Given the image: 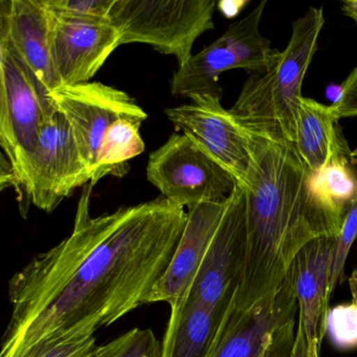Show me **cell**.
<instances>
[{"mask_svg": "<svg viewBox=\"0 0 357 357\" xmlns=\"http://www.w3.org/2000/svg\"><path fill=\"white\" fill-rule=\"evenodd\" d=\"M331 105L302 97L298 105L294 147L311 172H317L332 160L352 158Z\"/></svg>", "mask_w": 357, "mask_h": 357, "instance_id": "cell-17", "label": "cell"}, {"mask_svg": "<svg viewBox=\"0 0 357 357\" xmlns=\"http://www.w3.org/2000/svg\"><path fill=\"white\" fill-rule=\"evenodd\" d=\"M162 342L153 330L135 328L103 344L100 357H162Z\"/></svg>", "mask_w": 357, "mask_h": 357, "instance_id": "cell-22", "label": "cell"}, {"mask_svg": "<svg viewBox=\"0 0 357 357\" xmlns=\"http://www.w3.org/2000/svg\"><path fill=\"white\" fill-rule=\"evenodd\" d=\"M355 158H340L332 160L317 172H311L315 193L328 216L337 229L357 198V169Z\"/></svg>", "mask_w": 357, "mask_h": 357, "instance_id": "cell-19", "label": "cell"}, {"mask_svg": "<svg viewBox=\"0 0 357 357\" xmlns=\"http://www.w3.org/2000/svg\"><path fill=\"white\" fill-rule=\"evenodd\" d=\"M266 1H261L245 17L234 22L227 31L196 55L192 56L173 75L171 93L175 97L212 95L222 98L219 77L231 70L250 74L266 70L280 52L262 36L260 22Z\"/></svg>", "mask_w": 357, "mask_h": 357, "instance_id": "cell-5", "label": "cell"}, {"mask_svg": "<svg viewBox=\"0 0 357 357\" xmlns=\"http://www.w3.org/2000/svg\"><path fill=\"white\" fill-rule=\"evenodd\" d=\"M331 108L338 120L357 116V66L342 83L338 99Z\"/></svg>", "mask_w": 357, "mask_h": 357, "instance_id": "cell-26", "label": "cell"}, {"mask_svg": "<svg viewBox=\"0 0 357 357\" xmlns=\"http://www.w3.org/2000/svg\"><path fill=\"white\" fill-rule=\"evenodd\" d=\"M146 175L162 197L188 208L223 202L237 185L233 175L185 133H173L150 154Z\"/></svg>", "mask_w": 357, "mask_h": 357, "instance_id": "cell-6", "label": "cell"}, {"mask_svg": "<svg viewBox=\"0 0 357 357\" xmlns=\"http://www.w3.org/2000/svg\"><path fill=\"white\" fill-rule=\"evenodd\" d=\"M325 24L323 8H308L292 24L287 47L264 72L250 74L229 112L242 129L273 141L296 142L302 85Z\"/></svg>", "mask_w": 357, "mask_h": 357, "instance_id": "cell-3", "label": "cell"}, {"mask_svg": "<svg viewBox=\"0 0 357 357\" xmlns=\"http://www.w3.org/2000/svg\"><path fill=\"white\" fill-rule=\"evenodd\" d=\"M245 5H248L246 1H241L240 5L237 6V7L229 8L227 7V6H225L223 3H217V6H218L220 11L222 12V13L225 14V16H227V18H231L234 17V16L237 15V14L240 13V11H241L242 7H244Z\"/></svg>", "mask_w": 357, "mask_h": 357, "instance_id": "cell-30", "label": "cell"}, {"mask_svg": "<svg viewBox=\"0 0 357 357\" xmlns=\"http://www.w3.org/2000/svg\"><path fill=\"white\" fill-rule=\"evenodd\" d=\"M336 237L321 236L306 244L296 255L291 269L298 303V321L304 329L307 344L319 351L325 335L329 310L330 269Z\"/></svg>", "mask_w": 357, "mask_h": 357, "instance_id": "cell-16", "label": "cell"}, {"mask_svg": "<svg viewBox=\"0 0 357 357\" xmlns=\"http://www.w3.org/2000/svg\"><path fill=\"white\" fill-rule=\"evenodd\" d=\"M296 327H298L296 319L284 326L273 335L260 357L291 356L294 340H296Z\"/></svg>", "mask_w": 357, "mask_h": 357, "instance_id": "cell-27", "label": "cell"}, {"mask_svg": "<svg viewBox=\"0 0 357 357\" xmlns=\"http://www.w3.org/2000/svg\"><path fill=\"white\" fill-rule=\"evenodd\" d=\"M245 242V196L237 183L183 304L197 303L225 313L239 287Z\"/></svg>", "mask_w": 357, "mask_h": 357, "instance_id": "cell-10", "label": "cell"}, {"mask_svg": "<svg viewBox=\"0 0 357 357\" xmlns=\"http://www.w3.org/2000/svg\"><path fill=\"white\" fill-rule=\"evenodd\" d=\"M103 344H97L95 335L72 340H54L32 347L20 357H100Z\"/></svg>", "mask_w": 357, "mask_h": 357, "instance_id": "cell-24", "label": "cell"}, {"mask_svg": "<svg viewBox=\"0 0 357 357\" xmlns=\"http://www.w3.org/2000/svg\"><path fill=\"white\" fill-rule=\"evenodd\" d=\"M114 3L116 0H43L45 7L55 15L102 22L109 20Z\"/></svg>", "mask_w": 357, "mask_h": 357, "instance_id": "cell-23", "label": "cell"}, {"mask_svg": "<svg viewBox=\"0 0 357 357\" xmlns=\"http://www.w3.org/2000/svg\"><path fill=\"white\" fill-rule=\"evenodd\" d=\"M53 13L43 0H1L0 38L6 39L26 66L38 87L45 108V120L56 110L49 95L61 86L52 55Z\"/></svg>", "mask_w": 357, "mask_h": 357, "instance_id": "cell-13", "label": "cell"}, {"mask_svg": "<svg viewBox=\"0 0 357 357\" xmlns=\"http://www.w3.org/2000/svg\"><path fill=\"white\" fill-rule=\"evenodd\" d=\"M298 296L291 269L277 291L246 308L231 303L210 357H260L275 333L296 319Z\"/></svg>", "mask_w": 357, "mask_h": 357, "instance_id": "cell-12", "label": "cell"}, {"mask_svg": "<svg viewBox=\"0 0 357 357\" xmlns=\"http://www.w3.org/2000/svg\"><path fill=\"white\" fill-rule=\"evenodd\" d=\"M243 268L234 306L246 308L277 291L298 252L340 231L324 210L294 144L250 135Z\"/></svg>", "mask_w": 357, "mask_h": 357, "instance_id": "cell-2", "label": "cell"}, {"mask_svg": "<svg viewBox=\"0 0 357 357\" xmlns=\"http://www.w3.org/2000/svg\"><path fill=\"white\" fill-rule=\"evenodd\" d=\"M45 121V104L32 74L10 43L0 38V146L17 191Z\"/></svg>", "mask_w": 357, "mask_h": 357, "instance_id": "cell-7", "label": "cell"}, {"mask_svg": "<svg viewBox=\"0 0 357 357\" xmlns=\"http://www.w3.org/2000/svg\"><path fill=\"white\" fill-rule=\"evenodd\" d=\"M225 313L197 303H185L171 312L162 357H210Z\"/></svg>", "mask_w": 357, "mask_h": 357, "instance_id": "cell-18", "label": "cell"}, {"mask_svg": "<svg viewBox=\"0 0 357 357\" xmlns=\"http://www.w3.org/2000/svg\"><path fill=\"white\" fill-rule=\"evenodd\" d=\"M121 45L112 22L76 20L53 14L52 55L61 85L91 82Z\"/></svg>", "mask_w": 357, "mask_h": 357, "instance_id": "cell-14", "label": "cell"}, {"mask_svg": "<svg viewBox=\"0 0 357 357\" xmlns=\"http://www.w3.org/2000/svg\"><path fill=\"white\" fill-rule=\"evenodd\" d=\"M352 301L349 304L329 308L325 332L334 346L342 350L357 348V271L350 278Z\"/></svg>", "mask_w": 357, "mask_h": 357, "instance_id": "cell-21", "label": "cell"}, {"mask_svg": "<svg viewBox=\"0 0 357 357\" xmlns=\"http://www.w3.org/2000/svg\"><path fill=\"white\" fill-rule=\"evenodd\" d=\"M49 100L70 125L77 147L93 175L106 131L122 119L142 125L148 118L128 93L100 82L61 85L50 93Z\"/></svg>", "mask_w": 357, "mask_h": 357, "instance_id": "cell-8", "label": "cell"}, {"mask_svg": "<svg viewBox=\"0 0 357 357\" xmlns=\"http://www.w3.org/2000/svg\"><path fill=\"white\" fill-rule=\"evenodd\" d=\"M342 12L357 24V0L342 3Z\"/></svg>", "mask_w": 357, "mask_h": 357, "instance_id": "cell-29", "label": "cell"}, {"mask_svg": "<svg viewBox=\"0 0 357 357\" xmlns=\"http://www.w3.org/2000/svg\"><path fill=\"white\" fill-rule=\"evenodd\" d=\"M214 0H116L109 20L121 45L141 43L183 66L196 40L214 29Z\"/></svg>", "mask_w": 357, "mask_h": 357, "instance_id": "cell-4", "label": "cell"}, {"mask_svg": "<svg viewBox=\"0 0 357 357\" xmlns=\"http://www.w3.org/2000/svg\"><path fill=\"white\" fill-rule=\"evenodd\" d=\"M357 238V198L351 206L342 223L340 234L336 237L334 246L333 258H332L331 269H330L329 285H328V296H331L336 284L342 279L344 273V263L350 252L353 242Z\"/></svg>", "mask_w": 357, "mask_h": 357, "instance_id": "cell-25", "label": "cell"}, {"mask_svg": "<svg viewBox=\"0 0 357 357\" xmlns=\"http://www.w3.org/2000/svg\"><path fill=\"white\" fill-rule=\"evenodd\" d=\"M142 125L122 119L114 123L104 135L98 152L91 185L106 176L122 177L128 171V162L145 151V143L139 133Z\"/></svg>", "mask_w": 357, "mask_h": 357, "instance_id": "cell-20", "label": "cell"}, {"mask_svg": "<svg viewBox=\"0 0 357 357\" xmlns=\"http://www.w3.org/2000/svg\"><path fill=\"white\" fill-rule=\"evenodd\" d=\"M91 178L93 174L77 147L70 125L56 112L43 123L26 168L22 188L29 199L50 214Z\"/></svg>", "mask_w": 357, "mask_h": 357, "instance_id": "cell-9", "label": "cell"}, {"mask_svg": "<svg viewBox=\"0 0 357 357\" xmlns=\"http://www.w3.org/2000/svg\"><path fill=\"white\" fill-rule=\"evenodd\" d=\"M290 357H319V351L309 348L304 329L298 321L294 349H292L291 356Z\"/></svg>", "mask_w": 357, "mask_h": 357, "instance_id": "cell-28", "label": "cell"}, {"mask_svg": "<svg viewBox=\"0 0 357 357\" xmlns=\"http://www.w3.org/2000/svg\"><path fill=\"white\" fill-rule=\"evenodd\" d=\"M227 199L204 202L188 208L187 225L183 236L168 268L150 294L148 304L168 303L171 312L181 308L222 218Z\"/></svg>", "mask_w": 357, "mask_h": 357, "instance_id": "cell-15", "label": "cell"}, {"mask_svg": "<svg viewBox=\"0 0 357 357\" xmlns=\"http://www.w3.org/2000/svg\"><path fill=\"white\" fill-rule=\"evenodd\" d=\"M93 188L83 187L72 234L10 281L12 317L0 357L95 335L148 304L168 268L187 225L185 208L162 196L93 217Z\"/></svg>", "mask_w": 357, "mask_h": 357, "instance_id": "cell-1", "label": "cell"}, {"mask_svg": "<svg viewBox=\"0 0 357 357\" xmlns=\"http://www.w3.org/2000/svg\"><path fill=\"white\" fill-rule=\"evenodd\" d=\"M191 100L192 103L166 108L167 118L195 139L243 188L252 162L250 135L221 105V98L202 95Z\"/></svg>", "mask_w": 357, "mask_h": 357, "instance_id": "cell-11", "label": "cell"}]
</instances>
